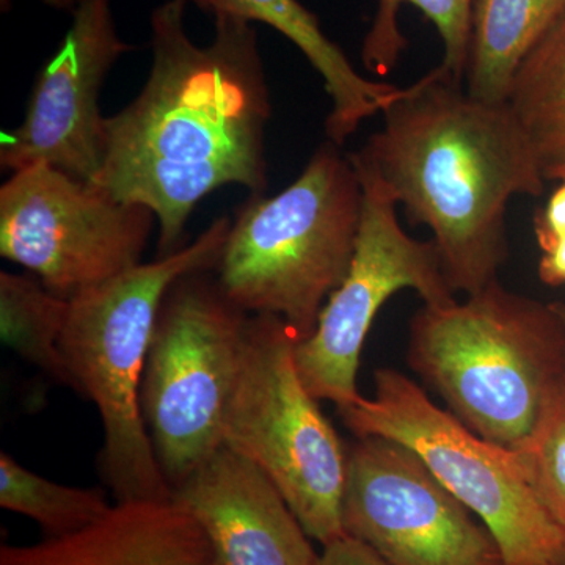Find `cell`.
<instances>
[{
  "instance_id": "obj_1",
  "label": "cell",
  "mask_w": 565,
  "mask_h": 565,
  "mask_svg": "<svg viewBox=\"0 0 565 565\" xmlns=\"http://www.w3.org/2000/svg\"><path fill=\"white\" fill-rule=\"evenodd\" d=\"M185 2L167 0L152 11L150 76L134 102L106 117L102 172L93 181L111 199L152 211L158 258L180 250L204 196L226 185L250 195L267 188L273 103L255 28L215 14L214 39L196 44Z\"/></svg>"
},
{
  "instance_id": "obj_2",
  "label": "cell",
  "mask_w": 565,
  "mask_h": 565,
  "mask_svg": "<svg viewBox=\"0 0 565 565\" xmlns=\"http://www.w3.org/2000/svg\"><path fill=\"white\" fill-rule=\"evenodd\" d=\"M382 117L384 126L356 154L408 222L433 233L452 291H482L509 258V203L544 192L525 134L508 104L473 98L438 66L404 87Z\"/></svg>"
},
{
  "instance_id": "obj_3",
  "label": "cell",
  "mask_w": 565,
  "mask_h": 565,
  "mask_svg": "<svg viewBox=\"0 0 565 565\" xmlns=\"http://www.w3.org/2000/svg\"><path fill=\"white\" fill-rule=\"evenodd\" d=\"M230 228L232 218H215L172 255L141 263L70 300L61 351L73 392L98 408L104 433L98 467L115 503L173 501L141 415V379L163 299L181 278L215 269Z\"/></svg>"
},
{
  "instance_id": "obj_4",
  "label": "cell",
  "mask_w": 565,
  "mask_h": 565,
  "mask_svg": "<svg viewBox=\"0 0 565 565\" xmlns=\"http://www.w3.org/2000/svg\"><path fill=\"white\" fill-rule=\"evenodd\" d=\"M412 370L486 440L520 451L565 375L556 305L494 281L448 305H423L408 330Z\"/></svg>"
},
{
  "instance_id": "obj_5",
  "label": "cell",
  "mask_w": 565,
  "mask_h": 565,
  "mask_svg": "<svg viewBox=\"0 0 565 565\" xmlns=\"http://www.w3.org/2000/svg\"><path fill=\"white\" fill-rule=\"evenodd\" d=\"M360 215L355 167L326 140L288 188L237 210L215 280L245 313L277 316L303 340L348 274Z\"/></svg>"
},
{
  "instance_id": "obj_6",
  "label": "cell",
  "mask_w": 565,
  "mask_h": 565,
  "mask_svg": "<svg viewBox=\"0 0 565 565\" xmlns=\"http://www.w3.org/2000/svg\"><path fill=\"white\" fill-rule=\"evenodd\" d=\"M297 341L277 316L250 315L223 416V446L258 465L307 534L326 546L348 535V452L297 371Z\"/></svg>"
},
{
  "instance_id": "obj_7",
  "label": "cell",
  "mask_w": 565,
  "mask_h": 565,
  "mask_svg": "<svg viewBox=\"0 0 565 565\" xmlns=\"http://www.w3.org/2000/svg\"><path fill=\"white\" fill-rule=\"evenodd\" d=\"M374 396L340 411L356 438L411 449L493 535L504 565H565V531L546 511L519 452L486 440L392 367L374 374Z\"/></svg>"
},
{
  "instance_id": "obj_8",
  "label": "cell",
  "mask_w": 565,
  "mask_h": 565,
  "mask_svg": "<svg viewBox=\"0 0 565 565\" xmlns=\"http://www.w3.org/2000/svg\"><path fill=\"white\" fill-rule=\"evenodd\" d=\"M248 318L210 273L181 278L163 299L140 405L172 490L223 446V416L239 373Z\"/></svg>"
},
{
  "instance_id": "obj_9",
  "label": "cell",
  "mask_w": 565,
  "mask_h": 565,
  "mask_svg": "<svg viewBox=\"0 0 565 565\" xmlns=\"http://www.w3.org/2000/svg\"><path fill=\"white\" fill-rule=\"evenodd\" d=\"M349 158L362 184V215L355 250L344 280L323 305L310 337L297 341L296 366L318 401L338 411L363 399L360 359L379 311L394 294L412 289L424 305L456 302L433 241H419L397 221L393 193L355 151Z\"/></svg>"
},
{
  "instance_id": "obj_10",
  "label": "cell",
  "mask_w": 565,
  "mask_h": 565,
  "mask_svg": "<svg viewBox=\"0 0 565 565\" xmlns=\"http://www.w3.org/2000/svg\"><path fill=\"white\" fill-rule=\"evenodd\" d=\"M156 215L36 163L0 188V255L71 300L141 264Z\"/></svg>"
},
{
  "instance_id": "obj_11",
  "label": "cell",
  "mask_w": 565,
  "mask_h": 565,
  "mask_svg": "<svg viewBox=\"0 0 565 565\" xmlns=\"http://www.w3.org/2000/svg\"><path fill=\"white\" fill-rule=\"evenodd\" d=\"M343 527L388 565H504L473 512L415 452L382 437L348 451Z\"/></svg>"
},
{
  "instance_id": "obj_12",
  "label": "cell",
  "mask_w": 565,
  "mask_h": 565,
  "mask_svg": "<svg viewBox=\"0 0 565 565\" xmlns=\"http://www.w3.org/2000/svg\"><path fill=\"white\" fill-rule=\"evenodd\" d=\"M131 50L118 35L111 0H79L68 32L36 76L24 120L3 134L2 169L14 173L47 163L95 181L106 148L99 95L115 63Z\"/></svg>"
},
{
  "instance_id": "obj_13",
  "label": "cell",
  "mask_w": 565,
  "mask_h": 565,
  "mask_svg": "<svg viewBox=\"0 0 565 565\" xmlns=\"http://www.w3.org/2000/svg\"><path fill=\"white\" fill-rule=\"evenodd\" d=\"M222 565H318L310 535L258 465L222 446L173 489Z\"/></svg>"
},
{
  "instance_id": "obj_14",
  "label": "cell",
  "mask_w": 565,
  "mask_h": 565,
  "mask_svg": "<svg viewBox=\"0 0 565 565\" xmlns=\"http://www.w3.org/2000/svg\"><path fill=\"white\" fill-rule=\"evenodd\" d=\"M0 565H222L174 501L115 503L95 525L32 545L0 546Z\"/></svg>"
},
{
  "instance_id": "obj_15",
  "label": "cell",
  "mask_w": 565,
  "mask_h": 565,
  "mask_svg": "<svg viewBox=\"0 0 565 565\" xmlns=\"http://www.w3.org/2000/svg\"><path fill=\"white\" fill-rule=\"evenodd\" d=\"M200 9L263 22L296 44L322 77L330 96L326 120L327 140L343 147L367 118L384 114L404 87L371 81L360 74L341 47L323 33L318 18L299 0H200Z\"/></svg>"
},
{
  "instance_id": "obj_16",
  "label": "cell",
  "mask_w": 565,
  "mask_h": 565,
  "mask_svg": "<svg viewBox=\"0 0 565 565\" xmlns=\"http://www.w3.org/2000/svg\"><path fill=\"white\" fill-rule=\"evenodd\" d=\"M564 11L565 0H475L467 92L505 103L516 66Z\"/></svg>"
},
{
  "instance_id": "obj_17",
  "label": "cell",
  "mask_w": 565,
  "mask_h": 565,
  "mask_svg": "<svg viewBox=\"0 0 565 565\" xmlns=\"http://www.w3.org/2000/svg\"><path fill=\"white\" fill-rule=\"evenodd\" d=\"M546 181L565 178V11L516 66L505 99Z\"/></svg>"
},
{
  "instance_id": "obj_18",
  "label": "cell",
  "mask_w": 565,
  "mask_h": 565,
  "mask_svg": "<svg viewBox=\"0 0 565 565\" xmlns=\"http://www.w3.org/2000/svg\"><path fill=\"white\" fill-rule=\"evenodd\" d=\"M70 300L51 292L33 274L0 273L2 343L57 384L73 390L61 351Z\"/></svg>"
},
{
  "instance_id": "obj_19",
  "label": "cell",
  "mask_w": 565,
  "mask_h": 565,
  "mask_svg": "<svg viewBox=\"0 0 565 565\" xmlns=\"http://www.w3.org/2000/svg\"><path fill=\"white\" fill-rule=\"evenodd\" d=\"M404 3L416 7L437 29L444 43V61L438 68L465 84L475 0H379L377 13L363 41L364 68L381 77L396 68L408 44L399 28Z\"/></svg>"
},
{
  "instance_id": "obj_20",
  "label": "cell",
  "mask_w": 565,
  "mask_h": 565,
  "mask_svg": "<svg viewBox=\"0 0 565 565\" xmlns=\"http://www.w3.org/2000/svg\"><path fill=\"white\" fill-rule=\"evenodd\" d=\"M0 505L39 523L46 537L79 533L114 508L104 490L57 484L6 451L0 455Z\"/></svg>"
},
{
  "instance_id": "obj_21",
  "label": "cell",
  "mask_w": 565,
  "mask_h": 565,
  "mask_svg": "<svg viewBox=\"0 0 565 565\" xmlns=\"http://www.w3.org/2000/svg\"><path fill=\"white\" fill-rule=\"evenodd\" d=\"M519 452L546 511L565 531V375Z\"/></svg>"
},
{
  "instance_id": "obj_22",
  "label": "cell",
  "mask_w": 565,
  "mask_h": 565,
  "mask_svg": "<svg viewBox=\"0 0 565 565\" xmlns=\"http://www.w3.org/2000/svg\"><path fill=\"white\" fill-rule=\"evenodd\" d=\"M534 233L542 252L539 277L548 286L565 285V180L535 215Z\"/></svg>"
},
{
  "instance_id": "obj_23",
  "label": "cell",
  "mask_w": 565,
  "mask_h": 565,
  "mask_svg": "<svg viewBox=\"0 0 565 565\" xmlns=\"http://www.w3.org/2000/svg\"><path fill=\"white\" fill-rule=\"evenodd\" d=\"M318 565H388L370 546L351 535L338 539L323 546Z\"/></svg>"
},
{
  "instance_id": "obj_24",
  "label": "cell",
  "mask_w": 565,
  "mask_h": 565,
  "mask_svg": "<svg viewBox=\"0 0 565 565\" xmlns=\"http://www.w3.org/2000/svg\"><path fill=\"white\" fill-rule=\"evenodd\" d=\"M10 0H2V6L6 7V3H9ZM41 2L47 3V6L57 7V9H66V7L76 6L79 0H41ZM199 6L200 0H192Z\"/></svg>"
},
{
  "instance_id": "obj_25",
  "label": "cell",
  "mask_w": 565,
  "mask_h": 565,
  "mask_svg": "<svg viewBox=\"0 0 565 565\" xmlns=\"http://www.w3.org/2000/svg\"><path fill=\"white\" fill-rule=\"evenodd\" d=\"M555 305H556L557 311H559L561 318H563L564 329H565V303L557 302Z\"/></svg>"
},
{
  "instance_id": "obj_26",
  "label": "cell",
  "mask_w": 565,
  "mask_h": 565,
  "mask_svg": "<svg viewBox=\"0 0 565 565\" xmlns=\"http://www.w3.org/2000/svg\"><path fill=\"white\" fill-rule=\"evenodd\" d=\"M564 180H565V178H564Z\"/></svg>"
}]
</instances>
